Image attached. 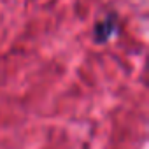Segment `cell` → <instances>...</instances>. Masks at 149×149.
Listing matches in <instances>:
<instances>
[{
  "label": "cell",
  "mask_w": 149,
  "mask_h": 149,
  "mask_svg": "<svg viewBox=\"0 0 149 149\" xmlns=\"http://www.w3.org/2000/svg\"><path fill=\"white\" fill-rule=\"evenodd\" d=\"M116 32H118V18H116V14H109V16H105V19H102L100 23L95 25L93 39H95V42L104 44V42H107Z\"/></svg>",
  "instance_id": "obj_1"
}]
</instances>
